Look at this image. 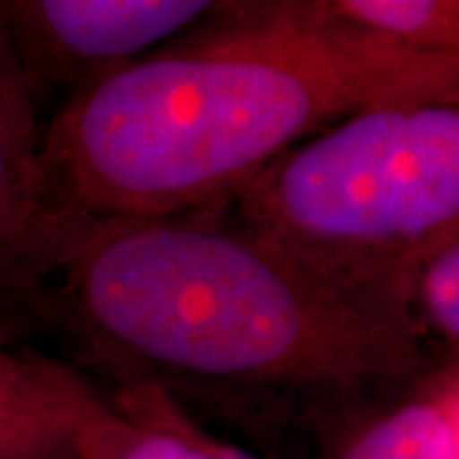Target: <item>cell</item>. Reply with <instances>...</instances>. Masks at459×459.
Listing matches in <instances>:
<instances>
[{
    "label": "cell",
    "mask_w": 459,
    "mask_h": 459,
    "mask_svg": "<svg viewBox=\"0 0 459 459\" xmlns=\"http://www.w3.org/2000/svg\"><path fill=\"white\" fill-rule=\"evenodd\" d=\"M444 377V388H446V406L455 421V431L459 439V368H439Z\"/></svg>",
    "instance_id": "12"
},
{
    "label": "cell",
    "mask_w": 459,
    "mask_h": 459,
    "mask_svg": "<svg viewBox=\"0 0 459 459\" xmlns=\"http://www.w3.org/2000/svg\"><path fill=\"white\" fill-rule=\"evenodd\" d=\"M62 459H72V457H62Z\"/></svg>",
    "instance_id": "13"
},
{
    "label": "cell",
    "mask_w": 459,
    "mask_h": 459,
    "mask_svg": "<svg viewBox=\"0 0 459 459\" xmlns=\"http://www.w3.org/2000/svg\"><path fill=\"white\" fill-rule=\"evenodd\" d=\"M11 286L49 301L115 385L143 383L169 398L312 411L329 427L439 368L409 307L332 279L225 204L41 217Z\"/></svg>",
    "instance_id": "1"
},
{
    "label": "cell",
    "mask_w": 459,
    "mask_h": 459,
    "mask_svg": "<svg viewBox=\"0 0 459 459\" xmlns=\"http://www.w3.org/2000/svg\"><path fill=\"white\" fill-rule=\"evenodd\" d=\"M459 98V59L352 26L327 0L222 3L62 102L44 126L41 217H171L228 204L352 115Z\"/></svg>",
    "instance_id": "2"
},
{
    "label": "cell",
    "mask_w": 459,
    "mask_h": 459,
    "mask_svg": "<svg viewBox=\"0 0 459 459\" xmlns=\"http://www.w3.org/2000/svg\"><path fill=\"white\" fill-rule=\"evenodd\" d=\"M77 383L74 368L0 337V459L72 457Z\"/></svg>",
    "instance_id": "7"
},
{
    "label": "cell",
    "mask_w": 459,
    "mask_h": 459,
    "mask_svg": "<svg viewBox=\"0 0 459 459\" xmlns=\"http://www.w3.org/2000/svg\"><path fill=\"white\" fill-rule=\"evenodd\" d=\"M69 446L72 459H212L192 434L189 411L164 391L126 383L100 394L82 373Z\"/></svg>",
    "instance_id": "5"
},
{
    "label": "cell",
    "mask_w": 459,
    "mask_h": 459,
    "mask_svg": "<svg viewBox=\"0 0 459 459\" xmlns=\"http://www.w3.org/2000/svg\"><path fill=\"white\" fill-rule=\"evenodd\" d=\"M411 314L434 362L459 368V232L413 271Z\"/></svg>",
    "instance_id": "10"
},
{
    "label": "cell",
    "mask_w": 459,
    "mask_h": 459,
    "mask_svg": "<svg viewBox=\"0 0 459 459\" xmlns=\"http://www.w3.org/2000/svg\"><path fill=\"white\" fill-rule=\"evenodd\" d=\"M189 427H192V434L197 437V442L204 446V452H207L212 459H258V457H253L250 452H246L243 446H238V444H232V442H225V439H220V437L210 434L207 429L199 424L195 416H189Z\"/></svg>",
    "instance_id": "11"
},
{
    "label": "cell",
    "mask_w": 459,
    "mask_h": 459,
    "mask_svg": "<svg viewBox=\"0 0 459 459\" xmlns=\"http://www.w3.org/2000/svg\"><path fill=\"white\" fill-rule=\"evenodd\" d=\"M329 459H459L439 368L401 394L337 419Z\"/></svg>",
    "instance_id": "8"
},
{
    "label": "cell",
    "mask_w": 459,
    "mask_h": 459,
    "mask_svg": "<svg viewBox=\"0 0 459 459\" xmlns=\"http://www.w3.org/2000/svg\"><path fill=\"white\" fill-rule=\"evenodd\" d=\"M222 3L207 0H0L18 62L41 102L66 100L146 59L199 26Z\"/></svg>",
    "instance_id": "4"
},
{
    "label": "cell",
    "mask_w": 459,
    "mask_h": 459,
    "mask_svg": "<svg viewBox=\"0 0 459 459\" xmlns=\"http://www.w3.org/2000/svg\"><path fill=\"white\" fill-rule=\"evenodd\" d=\"M327 8L401 47L459 59V0H327Z\"/></svg>",
    "instance_id": "9"
},
{
    "label": "cell",
    "mask_w": 459,
    "mask_h": 459,
    "mask_svg": "<svg viewBox=\"0 0 459 459\" xmlns=\"http://www.w3.org/2000/svg\"><path fill=\"white\" fill-rule=\"evenodd\" d=\"M246 228L411 309L419 263L459 232V98L352 115L228 202Z\"/></svg>",
    "instance_id": "3"
},
{
    "label": "cell",
    "mask_w": 459,
    "mask_h": 459,
    "mask_svg": "<svg viewBox=\"0 0 459 459\" xmlns=\"http://www.w3.org/2000/svg\"><path fill=\"white\" fill-rule=\"evenodd\" d=\"M44 214V126L0 16V286H11Z\"/></svg>",
    "instance_id": "6"
}]
</instances>
